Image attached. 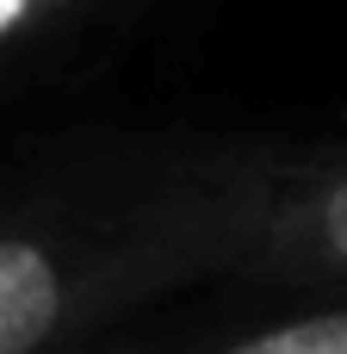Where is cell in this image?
<instances>
[{"label":"cell","instance_id":"cell-1","mask_svg":"<svg viewBox=\"0 0 347 354\" xmlns=\"http://www.w3.org/2000/svg\"><path fill=\"white\" fill-rule=\"evenodd\" d=\"M273 143H174L87 162L0 212V354H43L93 311L192 268H248Z\"/></svg>","mask_w":347,"mask_h":354},{"label":"cell","instance_id":"cell-2","mask_svg":"<svg viewBox=\"0 0 347 354\" xmlns=\"http://www.w3.org/2000/svg\"><path fill=\"white\" fill-rule=\"evenodd\" d=\"M248 268L347 280V143L341 149H279L261 243Z\"/></svg>","mask_w":347,"mask_h":354},{"label":"cell","instance_id":"cell-3","mask_svg":"<svg viewBox=\"0 0 347 354\" xmlns=\"http://www.w3.org/2000/svg\"><path fill=\"white\" fill-rule=\"evenodd\" d=\"M99 0H0V68L25 62L50 37H62L75 19H87Z\"/></svg>","mask_w":347,"mask_h":354},{"label":"cell","instance_id":"cell-4","mask_svg":"<svg viewBox=\"0 0 347 354\" xmlns=\"http://www.w3.org/2000/svg\"><path fill=\"white\" fill-rule=\"evenodd\" d=\"M217 354H347V311H317V317H292L273 324L261 336H242Z\"/></svg>","mask_w":347,"mask_h":354}]
</instances>
